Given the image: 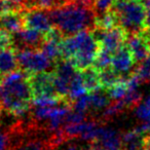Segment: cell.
<instances>
[{
    "label": "cell",
    "instance_id": "obj_5",
    "mask_svg": "<svg viewBox=\"0 0 150 150\" xmlns=\"http://www.w3.org/2000/svg\"><path fill=\"white\" fill-rule=\"evenodd\" d=\"M17 59L19 68L26 71L29 74L47 71L50 68L56 66L54 63L41 50L23 48L17 50Z\"/></svg>",
    "mask_w": 150,
    "mask_h": 150
},
{
    "label": "cell",
    "instance_id": "obj_36",
    "mask_svg": "<svg viewBox=\"0 0 150 150\" xmlns=\"http://www.w3.org/2000/svg\"><path fill=\"white\" fill-rule=\"evenodd\" d=\"M4 11V0H0V13Z\"/></svg>",
    "mask_w": 150,
    "mask_h": 150
},
{
    "label": "cell",
    "instance_id": "obj_39",
    "mask_svg": "<svg viewBox=\"0 0 150 150\" xmlns=\"http://www.w3.org/2000/svg\"><path fill=\"white\" fill-rule=\"evenodd\" d=\"M136 150H144V148H143V149H136Z\"/></svg>",
    "mask_w": 150,
    "mask_h": 150
},
{
    "label": "cell",
    "instance_id": "obj_10",
    "mask_svg": "<svg viewBox=\"0 0 150 150\" xmlns=\"http://www.w3.org/2000/svg\"><path fill=\"white\" fill-rule=\"evenodd\" d=\"M45 40V34L31 28H24L18 33L13 34V43H17L16 50L31 48L40 50Z\"/></svg>",
    "mask_w": 150,
    "mask_h": 150
},
{
    "label": "cell",
    "instance_id": "obj_18",
    "mask_svg": "<svg viewBox=\"0 0 150 150\" xmlns=\"http://www.w3.org/2000/svg\"><path fill=\"white\" fill-rule=\"evenodd\" d=\"M117 26H119L118 16L112 8L97 16L96 28L102 30H110L114 27H117Z\"/></svg>",
    "mask_w": 150,
    "mask_h": 150
},
{
    "label": "cell",
    "instance_id": "obj_28",
    "mask_svg": "<svg viewBox=\"0 0 150 150\" xmlns=\"http://www.w3.org/2000/svg\"><path fill=\"white\" fill-rule=\"evenodd\" d=\"M13 35L6 30L0 28V52L13 46Z\"/></svg>",
    "mask_w": 150,
    "mask_h": 150
},
{
    "label": "cell",
    "instance_id": "obj_35",
    "mask_svg": "<svg viewBox=\"0 0 150 150\" xmlns=\"http://www.w3.org/2000/svg\"><path fill=\"white\" fill-rule=\"evenodd\" d=\"M144 150H150V134H147L144 139Z\"/></svg>",
    "mask_w": 150,
    "mask_h": 150
},
{
    "label": "cell",
    "instance_id": "obj_40",
    "mask_svg": "<svg viewBox=\"0 0 150 150\" xmlns=\"http://www.w3.org/2000/svg\"><path fill=\"white\" fill-rule=\"evenodd\" d=\"M116 150H122V149H116Z\"/></svg>",
    "mask_w": 150,
    "mask_h": 150
},
{
    "label": "cell",
    "instance_id": "obj_7",
    "mask_svg": "<svg viewBox=\"0 0 150 150\" xmlns=\"http://www.w3.org/2000/svg\"><path fill=\"white\" fill-rule=\"evenodd\" d=\"M95 38L98 40L100 47L114 54L118 48L125 45L129 38V34L120 26L114 27L110 30H102L95 28L93 30Z\"/></svg>",
    "mask_w": 150,
    "mask_h": 150
},
{
    "label": "cell",
    "instance_id": "obj_29",
    "mask_svg": "<svg viewBox=\"0 0 150 150\" xmlns=\"http://www.w3.org/2000/svg\"><path fill=\"white\" fill-rule=\"evenodd\" d=\"M86 118V114L81 112H78V111H75L73 109H71L68 112L65 119V125H71V123H79L84 121Z\"/></svg>",
    "mask_w": 150,
    "mask_h": 150
},
{
    "label": "cell",
    "instance_id": "obj_26",
    "mask_svg": "<svg viewBox=\"0 0 150 150\" xmlns=\"http://www.w3.org/2000/svg\"><path fill=\"white\" fill-rule=\"evenodd\" d=\"M72 109L78 112H81L86 114L88 110H91V100L90 94H86L82 96L81 98L77 99L72 105Z\"/></svg>",
    "mask_w": 150,
    "mask_h": 150
},
{
    "label": "cell",
    "instance_id": "obj_16",
    "mask_svg": "<svg viewBox=\"0 0 150 150\" xmlns=\"http://www.w3.org/2000/svg\"><path fill=\"white\" fill-rule=\"evenodd\" d=\"M80 73H81L82 82H83L88 94L97 90L103 88L100 81V72L94 66L90 67L83 71H80Z\"/></svg>",
    "mask_w": 150,
    "mask_h": 150
},
{
    "label": "cell",
    "instance_id": "obj_23",
    "mask_svg": "<svg viewBox=\"0 0 150 150\" xmlns=\"http://www.w3.org/2000/svg\"><path fill=\"white\" fill-rule=\"evenodd\" d=\"M112 56L110 52L106 50H103L100 47L98 54H97L96 61H95L94 65L93 66L95 68H97L99 71L103 70V69H106L108 67H111V62H112Z\"/></svg>",
    "mask_w": 150,
    "mask_h": 150
},
{
    "label": "cell",
    "instance_id": "obj_24",
    "mask_svg": "<svg viewBox=\"0 0 150 150\" xmlns=\"http://www.w3.org/2000/svg\"><path fill=\"white\" fill-rule=\"evenodd\" d=\"M135 72L139 75L142 81H150V54L145 60L139 63V66Z\"/></svg>",
    "mask_w": 150,
    "mask_h": 150
},
{
    "label": "cell",
    "instance_id": "obj_9",
    "mask_svg": "<svg viewBox=\"0 0 150 150\" xmlns=\"http://www.w3.org/2000/svg\"><path fill=\"white\" fill-rule=\"evenodd\" d=\"M29 82L33 93V98L35 97H60L58 96L54 88V72H43L30 74Z\"/></svg>",
    "mask_w": 150,
    "mask_h": 150
},
{
    "label": "cell",
    "instance_id": "obj_19",
    "mask_svg": "<svg viewBox=\"0 0 150 150\" xmlns=\"http://www.w3.org/2000/svg\"><path fill=\"white\" fill-rule=\"evenodd\" d=\"M86 94H88V91H86V86H84L83 82H82L81 73H80V71H78V73L74 77V79L71 82L68 99L73 103L74 101L81 98L82 96H84V95H86Z\"/></svg>",
    "mask_w": 150,
    "mask_h": 150
},
{
    "label": "cell",
    "instance_id": "obj_17",
    "mask_svg": "<svg viewBox=\"0 0 150 150\" xmlns=\"http://www.w3.org/2000/svg\"><path fill=\"white\" fill-rule=\"evenodd\" d=\"M91 100V110L94 112L100 110H104L109 104H110V97L105 88H100L93 93H90Z\"/></svg>",
    "mask_w": 150,
    "mask_h": 150
},
{
    "label": "cell",
    "instance_id": "obj_22",
    "mask_svg": "<svg viewBox=\"0 0 150 150\" xmlns=\"http://www.w3.org/2000/svg\"><path fill=\"white\" fill-rule=\"evenodd\" d=\"M129 107L127 106L125 100H115L113 103H110L106 108L103 110V118L104 119H110L112 117L118 115L122 111H125Z\"/></svg>",
    "mask_w": 150,
    "mask_h": 150
},
{
    "label": "cell",
    "instance_id": "obj_14",
    "mask_svg": "<svg viewBox=\"0 0 150 150\" xmlns=\"http://www.w3.org/2000/svg\"><path fill=\"white\" fill-rule=\"evenodd\" d=\"M0 28L8 31L13 35L24 29L22 13L16 11H2L0 13Z\"/></svg>",
    "mask_w": 150,
    "mask_h": 150
},
{
    "label": "cell",
    "instance_id": "obj_12",
    "mask_svg": "<svg viewBox=\"0 0 150 150\" xmlns=\"http://www.w3.org/2000/svg\"><path fill=\"white\" fill-rule=\"evenodd\" d=\"M94 143L100 144L105 150H116L121 149L122 147V140L119 132L113 127H108L105 125L100 127L98 140Z\"/></svg>",
    "mask_w": 150,
    "mask_h": 150
},
{
    "label": "cell",
    "instance_id": "obj_15",
    "mask_svg": "<svg viewBox=\"0 0 150 150\" xmlns=\"http://www.w3.org/2000/svg\"><path fill=\"white\" fill-rule=\"evenodd\" d=\"M19 63L17 59V50L13 46L0 52V75L5 76L18 70Z\"/></svg>",
    "mask_w": 150,
    "mask_h": 150
},
{
    "label": "cell",
    "instance_id": "obj_32",
    "mask_svg": "<svg viewBox=\"0 0 150 150\" xmlns=\"http://www.w3.org/2000/svg\"><path fill=\"white\" fill-rule=\"evenodd\" d=\"M9 136L6 133L0 132V150H9Z\"/></svg>",
    "mask_w": 150,
    "mask_h": 150
},
{
    "label": "cell",
    "instance_id": "obj_3",
    "mask_svg": "<svg viewBox=\"0 0 150 150\" xmlns=\"http://www.w3.org/2000/svg\"><path fill=\"white\" fill-rule=\"evenodd\" d=\"M100 44L91 30L66 36L62 42V59L68 60L78 71H83L94 65Z\"/></svg>",
    "mask_w": 150,
    "mask_h": 150
},
{
    "label": "cell",
    "instance_id": "obj_1",
    "mask_svg": "<svg viewBox=\"0 0 150 150\" xmlns=\"http://www.w3.org/2000/svg\"><path fill=\"white\" fill-rule=\"evenodd\" d=\"M47 11L54 27L60 30L65 37L86 30L93 31L96 28L97 13L95 9L78 4L74 0Z\"/></svg>",
    "mask_w": 150,
    "mask_h": 150
},
{
    "label": "cell",
    "instance_id": "obj_37",
    "mask_svg": "<svg viewBox=\"0 0 150 150\" xmlns=\"http://www.w3.org/2000/svg\"><path fill=\"white\" fill-rule=\"evenodd\" d=\"M144 103H145V104H147L148 106H150V96L146 97L145 100H144Z\"/></svg>",
    "mask_w": 150,
    "mask_h": 150
},
{
    "label": "cell",
    "instance_id": "obj_31",
    "mask_svg": "<svg viewBox=\"0 0 150 150\" xmlns=\"http://www.w3.org/2000/svg\"><path fill=\"white\" fill-rule=\"evenodd\" d=\"M17 150H44V147L41 142L33 140V141L26 142V143L20 145V147Z\"/></svg>",
    "mask_w": 150,
    "mask_h": 150
},
{
    "label": "cell",
    "instance_id": "obj_30",
    "mask_svg": "<svg viewBox=\"0 0 150 150\" xmlns=\"http://www.w3.org/2000/svg\"><path fill=\"white\" fill-rule=\"evenodd\" d=\"M115 0H96L95 3V11L97 16L109 11L112 7Z\"/></svg>",
    "mask_w": 150,
    "mask_h": 150
},
{
    "label": "cell",
    "instance_id": "obj_6",
    "mask_svg": "<svg viewBox=\"0 0 150 150\" xmlns=\"http://www.w3.org/2000/svg\"><path fill=\"white\" fill-rule=\"evenodd\" d=\"M52 72L54 75V88H56L58 96L69 100L68 95L71 82L78 73V70L75 68L74 65L70 61L62 59L56 63Z\"/></svg>",
    "mask_w": 150,
    "mask_h": 150
},
{
    "label": "cell",
    "instance_id": "obj_27",
    "mask_svg": "<svg viewBox=\"0 0 150 150\" xmlns=\"http://www.w3.org/2000/svg\"><path fill=\"white\" fill-rule=\"evenodd\" d=\"M135 114L142 122H150V106L145 103H140L135 107Z\"/></svg>",
    "mask_w": 150,
    "mask_h": 150
},
{
    "label": "cell",
    "instance_id": "obj_20",
    "mask_svg": "<svg viewBox=\"0 0 150 150\" xmlns=\"http://www.w3.org/2000/svg\"><path fill=\"white\" fill-rule=\"evenodd\" d=\"M109 97L111 100H122L125 98L127 92H129V86H127V77H121L114 86L107 88Z\"/></svg>",
    "mask_w": 150,
    "mask_h": 150
},
{
    "label": "cell",
    "instance_id": "obj_21",
    "mask_svg": "<svg viewBox=\"0 0 150 150\" xmlns=\"http://www.w3.org/2000/svg\"><path fill=\"white\" fill-rule=\"evenodd\" d=\"M100 72V81L101 86L103 88L107 90V88H111L114 86L117 81L121 78V76L117 72H115L112 69V67H108L106 69L99 71Z\"/></svg>",
    "mask_w": 150,
    "mask_h": 150
},
{
    "label": "cell",
    "instance_id": "obj_13",
    "mask_svg": "<svg viewBox=\"0 0 150 150\" xmlns=\"http://www.w3.org/2000/svg\"><path fill=\"white\" fill-rule=\"evenodd\" d=\"M127 44L133 54L136 63H141L150 54V47L141 33L129 35Z\"/></svg>",
    "mask_w": 150,
    "mask_h": 150
},
{
    "label": "cell",
    "instance_id": "obj_11",
    "mask_svg": "<svg viewBox=\"0 0 150 150\" xmlns=\"http://www.w3.org/2000/svg\"><path fill=\"white\" fill-rule=\"evenodd\" d=\"M135 64L136 61L127 43L121 46L120 48H118L112 56L111 67L115 72H117L120 75L121 77L129 74L132 71V69L134 68Z\"/></svg>",
    "mask_w": 150,
    "mask_h": 150
},
{
    "label": "cell",
    "instance_id": "obj_8",
    "mask_svg": "<svg viewBox=\"0 0 150 150\" xmlns=\"http://www.w3.org/2000/svg\"><path fill=\"white\" fill-rule=\"evenodd\" d=\"M24 21V28L36 29L46 34L54 28L47 9L40 7H32L22 11Z\"/></svg>",
    "mask_w": 150,
    "mask_h": 150
},
{
    "label": "cell",
    "instance_id": "obj_34",
    "mask_svg": "<svg viewBox=\"0 0 150 150\" xmlns=\"http://www.w3.org/2000/svg\"><path fill=\"white\" fill-rule=\"evenodd\" d=\"M65 150H83V146H79L77 144H69Z\"/></svg>",
    "mask_w": 150,
    "mask_h": 150
},
{
    "label": "cell",
    "instance_id": "obj_2",
    "mask_svg": "<svg viewBox=\"0 0 150 150\" xmlns=\"http://www.w3.org/2000/svg\"><path fill=\"white\" fill-rule=\"evenodd\" d=\"M29 76L28 72L18 69L3 78L1 106L13 116H24L30 110L33 93Z\"/></svg>",
    "mask_w": 150,
    "mask_h": 150
},
{
    "label": "cell",
    "instance_id": "obj_4",
    "mask_svg": "<svg viewBox=\"0 0 150 150\" xmlns=\"http://www.w3.org/2000/svg\"><path fill=\"white\" fill-rule=\"evenodd\" d=\"M111 8L118 16L119 26L129 35L140 34L145 30L146 8L141 1L115 0Z\"/></svg>",
    "mask_w": 150,
    "mask_h": 150
},
{
    "label": "cell",
    "instance_id": "obj_38",
    "mask_svg": "<svg viewBox=\"0 0 150 150\" xmlns=\"http://www.w3.org/2000/svg\"><path fill=\"white\" fill-rule=\"evenodd\" d=\"M131 1H141V0H131Z\"/></svg>",
    "mask_w": 150,
    "mask_h": 150
},
{
    "label": "cell",
    "instance_id": "obj_33",
    "mask_svg": "<svg viewBox=\"0 0 150 150\" xmlns=\"http://www.w3.org/2000/svg\"><path fill=\"white\" fill-rule=\"evenodd\" d=\"M145 30H147V31H150V8L146 9Z\"/></svg>",
    "mask_w": 150,
    "mask_h": 150
},
{
    "label": "cell",
    "instance_id": "obj_25",
    "mask_svg": "<svg viewBox=\"0 0 150 150\" xmlns=\"http://www.w3.org/2000/svg\"><path fill=\"white\" fill-rule=\"evenodd\" d=\"M30 1H31V8L32 7H40V8L50 9L52 7L59 6L70 0H30Z\"/></svg>",
    "mask_w": 150,
    "mask_h": 150
}]
</instances>
